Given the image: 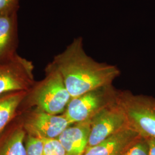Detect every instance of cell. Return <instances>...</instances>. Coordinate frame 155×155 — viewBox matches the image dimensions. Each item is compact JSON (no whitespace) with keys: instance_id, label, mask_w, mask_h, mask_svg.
<instances>
[{"instance_id":"cell-1","label":"cell","mask_w":155,"mask_h":155,"mask_svg":"<svg viewBox=\"0 0 155 155\" xmlns=\"http://www.w3.org/2000/svg\"><path fill=\"white\" fill-rule=\"evenodd\" d=\"M52 63L61 73L71 98L111 85L121 74L116 66L98 62L88 55L81 37L75 38L55 56Z\"/></svg>"},{"instance_id":"cell-2","label":"cell","mask_w":155,"mask_h":155,"mask_svg":"<svg viewBox=\"0 0 155 155\" xmlns=\"http://www.w3.org/2000/svg\"><path fill=\"white\" fill-rule=\"evenodd\" d=\"M71 98L61 73L52 62L45 68V78L31 91L28 102L36 109L58 115L64 112Z\"/></svg>"},{"instance_id":"cell-3","label":"cell","mask_w":155,"mask_h":155,"mask_svg":"<svg viewBox=\"0 0 155 155\" xmlns=\"http://www.w3.org/2000/svg\"><path fill=\"white\" fill-rule=\"evenodd\" d=\"M117 102L124 112L129 127L145 139H155V98L117 90Z\"/></svg>"},{"instance_id":"cell-4","label":"cell","mask_w":155,"mask_h":155,"mask_svg":"<svg viewBox=\"0 0 155 155\" xmlns=\"http://www.w3.org/2000/svg\"><path fill=\"white\" fill-rule=\"evenodd\" d=\"M117 90L112 84L72 98L63 113L71 125L91 120L100 111L115 103Z\"/></svg>"},{"instance_id":"cell-5","label":"cell","mask_w":155,"mask_h":155,"mask_svg":"<svg viewBox=\"0 0 155 155\" xmlns=\"http://www.w3.org/2000/svg\"><path fill=\"white\" fill-rule=\"evenodd\" d=\"M33 70L31 61L16 54L0 60V96L28 91L33 84Z\"/></svg>"},{"instance_id":"cell-6","label":"cell","mask_w":155,"mask_h":155,"mask_svg":"<svg viewBox=\"0 0 155 155\" xmlns=\"http://www.w3.org/2000/svg\"><path fill=\"white\" fill-rule=\"evenodd\" d=\"M87 148L95 146L113 134L129 127L127 118L116 102L100 111L90 120Z\"/></svg>"},{"instance_id":"cell-7","label":"cell","mask_w":155,"mask_h":155,"mask_svg":"<svg viewBox=\"0 0 155 155\" xmlns=\"http://www.w3.org/2000/svg\"><path fill=\"white\" fill-rule=\"evenodd\" d=\"M22 125L28 135L41 139H58L71 124L63 114H52L36 109L29 113Z\"/></svg>"},{"instance_id":"cell-8","label":"cell","mask_w":155,"mask_h":155,"mask_svg":"<svg viewBox=\"0 0 155 155\" xmlns=\"http://www.w3.org/2000/svg\"><path fill=\"white\" fill-rule=\"evenodd\" d=\"M140 137L132 129L127 127L87 148L83 155H122Z\"/></svg>"},{"instance_id":"cell-9","label":"cell","mask_w":155,"mask_h":155,"mask_svg":"<svg viewBox=\"0 0 155 155\" xmlns=\"http://www.w3.org/2000/svg\"><path fill=\"white\" fill-rule=\"evenodd\" d=\"M67 127L58 139L67 155H83L87 148L90 133V120Z\"/></svg>"},{"instance_id":"cell-10","label":"cell","mask_w":155,"mask_h":155,"mask_svg":"<svg viewBox=\"0 0 155 155\" xmlns=\"http://www.w3.org/2000/svg\"><path fill=\"white\" fill-rule=\"evenodd\" d=\"M17 11L0 15V60L15 54L17 37Z\"/></svg>"},{"instance_id":"cell-11","label":"cell","mask_w":155,"mask_h":155,"mask_svg":"<svg viewBox=\"0 0 155 155\" xmlns=\"http://www.w3.org/2000/svg\"><path fill=\"white\" fill-rule=\"evenodd\" d=\"M22 124L14 125L0 137V155H26Z\"/></svg>"},{"instance_id":"cell-12","label":"cell","mask_w":155,"mask_h":155,"mask_svg":"<svg viewBox=\"0 0 155 155\" xmlns=\"http://www.w3.org/2000/svg\"><path fill=\"white\" fill-rule=\"evenodd\" d=\"M28 91L12 92L0 96V136L14 118L17 109L27 96Z\"/></svg>"},{"instance_id":"cell-13","label":"cell","mask_w":155,"mask_h":155,"mask_svg":"<svg viewBox=\"0 0 155 155\" xmlns=\"http://www.w3.org/2000/svg\"><path fill=\"white\" fill-rule=\"evenodd\" d=\"M42 140L44 155H67L66 150L58 139Z\"/></svg>"},{"instance_id":"cell-14","label":"cell","mask_w":155,"mask_h":155,"mask_svg":"<svg viewBox=\"0 0 155 155\" xmlns=\"http://www.w3.org/2000/svg\"><path fill=\"white\" fill-rule=\"evenodd\" d=\"M122 155H150L147 139L140 137Z\"/></svg>"},{"instance_id":"cell-15","label":"cell","mask_w":155,"mask_h":155,"mask_svg":"<svg viewBox=\"0 0 155 155\" xmlns=\"http://www.w3.org/2000/svg\"><path fill=\"white\" fill-rule=\"evenodd\" d=\"M25 143L26 155H44L42 139L28 135Z\"/></svg>"},{"instance_id":"cell-16","label":"cell","mask_w":155,"mask_h":155,"mask_svg":"<svg viewBox=\"0 0 155 155\" xmlns=\"http://www.w3.org/2000/svg\"><path fill=\"white\" fill-rule=\"evenodd\" d=\"M18 2V0H0V15L17 11Z\"/></svg>"},{"instance_id":"cell-17","label":"cell","mask_w":155,"mask_h":155,"mask_svg":"<svg viewBox=\"0 0 155 155\" xmlns=\"http://www.w3.org/2000/svg\"><path fill=\"white\" fill-rule=\"evenodd\" d=\"M149 145L150 155H155V139H147Z\"/></svg>"}]
</instances>
